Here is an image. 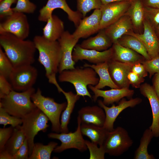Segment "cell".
Listing matches in <instances>:
<instances>
[{
  "label": "cell",
  "instance_id": "1",
  "mask_svg": "<svg viewBox=\"0 0 159 159\" xmlns=\"http://www.w3.org/2000/svg\"><path fill=\"white\" fill-rule=\"evenodd\" d=\"M0 34V47L14 67L34 63L36 49L33 41L21 39L9 33Z\"/></svg>",
  "mask_w": 159,
  "mask_h": 159
},
{
  "label": "cell",
  "instance_id": "2",
  "mask_svg": "<svg viewBox=\"0 0 159 159\" xmlns=\"http://www.w3.org/2000/svg\"><path fill=\"white\" fill-rule=\"evenodd\" d=\"M33 41L39 52L38 61L44 67L49 82L53 84L57 81L56 75L62 58L59 42L48 40L40 35L35 36Z\"/></svg>",
  "mask_w": 159,
  "mask_h": 159
},
{
  "label": "cell",
  "instance_id": "3",
  "mask_svg": "<svg viewBox=\"0 0 159 159\" xmlns=\"http://www.w3.org/2000/svg\"><path fill=\"white\" fill-rule=\"evenodd\" d=\"M59 74L58 80L59 82L71 83L75 89L77 95L84 97L87 96L92 99L87 86L89 85L95 86L99 80L94 69L90 67H76L63 70Z\"/></svg>",
  "mask_w": 159,
  "mask_h": 159
},
{
  "label": "cell",
  "instance_id": "4",
  "mask_svg": "<svg viewBox=\"0 0 159 159\" xmlns=\"http://www.w3.org/2000/svg\"><path fill=\"white\" fill-rule=\"evenodd\" d=\"M35 92L33 87L21 92L13 90L0 99V107L10 115L21 118L37 108L31 99Z\"/></svg>",
  "mask_w": 159,
  "mask_h": 159
},
{
  "label": "cell",
  "instance_id": "5",
  "mask_svg": "<svg viewBox=\"0 0 159 159\" xmlns=\"http://www.w3.org/2000/svg\"><path fill=\"white\" fill-rule=\"evenodd\" d=\"M31 99L37 107L49 119L52 124V130L57 133L60 132V115L65 108L67 102L58 103L53 98L44 96L39 88L32 95Z\"/></svg>",
  "mask_w": 159,
  "mask_h": 159
},
{
  "label": "cell",
  "instance_id": "6",
  "mask_svg": "<svg viewBox=\"0 0 159 159\" xmlns=\"http://www.w3.org/2000/svg\"><path fill=\"white\" fill-rule=\"evenodd\" d=\"M22 125L20 127L27 141L29 150V156L31 155L34 144V139L38 132L47 131L49 125L47 124L49 119L39 109L37 108L21 118Z\"/></svg>",
  "mask_w": 159,
  "mask_h": 159
},
{
  "label": "cell",
  "instance_id": "7",
  "mask_svg": "<svg viewBox=\"0 0 159 159\" xmlns=\"http://www.w3.org/2000/svg\"><path fill=\"white\" fill-rule=\"evenodd\" d=\"M133 143L126 130L118 126L109 131L102 146L110 156H118L127 151Z\"/></svg>",
  "mask_w": 159,
  "mask_h": 159
},
{
  "label": "cell",
  "instance_id": "8",
  "mask_svg": "<svg viewBox=\"0 0 159 159\" xmlns=\"http://www.w3.org/2000/svg\"><path fill=\"white\" fill-rule=\"evenodd\" d=\"M77 126L76 130L73 132L62 133H60L52 132L48 135V138L58 139L61 142L59 146H57L53 151L56 153H60L66 150L74 148L81 152L86 151L87 147L85 140L82 136L80 130L81 122L80 118L77 117Z\"/></svg>",
  "mask_w": 159,
  "mask_h": 159
},
{
  "label": "cell",
  "instance_id": "9",
  "mask_svg": "<svg viewBox=\"0 0 159 159\" xmlns=\"http://www.w3.org/2000/svg\"><path fill=\"white\" fill-rule=\"evenodd\" d=\"M38 76V71L32 64L14 67L9 79L14 90L22 92L33 87Z\"/></svg>",
  "mask_w": 159,
  "mask_h": 159
},
{
  "label": "cell",
  "instance_id": "10",
  "mask_svg": "<svg viewBox=\"0 0 159 159\" xmlns=\"http://www.w3.org/2000/svg\"><path fill=\"white\" fill-rule=\"evenodd\" d=\"M30 27L24 13L14 12L0 24V34L9 33L19 38L25 39L29 36Z\"/></svg>",
  "mask_w": 159,
  "mask_h": 159
},
{
  "label": "cell",
  "instance_id": "11",
  "mask_svg": "<svg viewBox=\"0 0 159 159\" xmlns=\"http://www.w3.org/2000/svg\"><path fill=\"white\" fill-rule=\"evenodd\" d=\"M132 1H121L102 4L100 10V30L105 29L125 14Z\"/></svg>",
  "mask_w": 159,
  "mask_h": 159
},
{
  "label": "cell",
  "instance_id": "12",
  "mask_svg": "<svg viewBox=\"0 0 159 159\" xmlns=\"http://www.w3.org/2000/svg\"><path fill=\"white\" fill-rule=\"evenodd\" d=\"M61 9L67 15L69 19L73 22L77 27L79 24L82 15L78 10L74 11L69 6L66 0H48L46 5L39 11L38 20L42 22H47L52 16V12L55 9Z\"/></svg>",
  "mask_w": 159,
  "mask_h": 159
},
{
  "label": "cell",
  "instance_id": "13",
  "mask_svg": "<svg viewBox=\"0 0 159 159\" xmlns=\"http://www.w3.org/2000/svg\"><path fill=\"white\" fill-rule=\"evenodd\" d=\"M142 101V99L139 97L131 98L128 100L123 98L119 102L117 105H115L113 104L111 107H109L105 105L102 100H98L99 106L104 110L106 115V120L103 127L109 131L113 130L114 129V123L122 111L128 107H133L140 104Z\"/></svg>",
  "mask_w": 159,
  "mask_h": 159
},
{
  "label": "cell",
  "instance_id": "14",
  "mask_svg": "<svg viewBox=\"0 0 159 159\" xmlns=\"http://www.w3.org/2000/svg\"><path fill=\"white\" fill-rule=\"evenodd\" d=\"M79 39L75 38L68 31H65L58 40L60 45L62 55L59 67V73L65 70L75 68V62L72 58L73 50Z\"/></svg>",
  "mask_w": 159,
  "mask_h": 159
},
{
  "label": "cell",
  "instance_id": "15",
  "mask_svg": "<svg viewBox=\"0 0 159 159\" xmlns=\"http://www.w3.org/2000/svg\"><path fill=\"white\" fill-rule=\"evenodd\" d=\"M112 48L102 51L88 49L82 48L80 44L75 45L72 53V58L75 62L85 60L93 64L108 62L112 58Z\"/></svg>",
  "mask_w": 159,
  "mask_h": 159
},
{
  "label": "cell",
  "instance_id": "16",
  "mask_svg": "<svg viewBox=\"0 0 159 159\" xmlns=\"http://www.w3.org/2000/svg\"><path fill=\"white\" fill-rule=\"evenodd\" d=\"M100 9H95L90 16L83 17L72 34L76 38H86L100 30L101 19Z\"/></svg>",
  "mask_w": 159,
  "mask_h": 159
},
{
  "label": "cell",
  "instance_id": "17",
  "mask_svg": "<svg viewBox=\"0 0 159 159\" xmlns=\"http://www.w3.org/2000/svg\"><path fill=\"white\" fill-rule=\"evenodd\" d=\"M144 32L143 34L130 32L127 34L133 36L139 39L144 44L151 59L159 56V40L152 27L146 20L143 23Z\"/></svg>",
  "mask_w": 159,
  "mask_h": 159
},
{
  "label": "cell",
  "instance_id": "18",
  "mask_svg": "<svg viewBox=\"0 0 159 159\" xmlns=\"http://www.w3.org/2000/svg\"><path fill=\"white\" fill-rule=\"evenodd\" d=\"M108 68L111 77L120 88H129L130 84L128 79L134 64L121 62L111 59L108 62Z\"/></svg>",
  "mask_w": 159,
  "mask_h": 159
},
{
  "label": "cell",
  "instance_id": "19",
  "mask_svg": "<svg viewBox=\"0 0 159 159\" xmlns=\"http://www.w3.org/2000/svg\"><path fill=\"white\" fill-rule=\"evenodd\" d=\"M88 87L94 94L92 97L93 101L95 102L98 97H102L103 103L107 106L118 102L125 97L129 99L132 98L135 93L134 90L129 88L111 89L104 90L92 85H89Z\"/></svg>",
  "mask_w": 159,
  "mask_h": 159
},
{
  "label": "cell",
  "instance_id": "20",
  "mask_svg": "<svg viewBox=\"0 0 159 159\" xmlns=\"http://www.w3.org/2000/svg\"><path fill=\"white\" fill-rule=\"evenodd\" d=\"M140 93L147 98L150 102L152 112L153 121L150 129L154 137H159V98L152 86L147 83L141 85Z\"/></svg>",
  "mask_w": 159,
  "mask_h": 159
},
{
  "label": "cell",
  "instance_id": "21",
  "mask_svg": "<svg viewBox=\"0 0 159 159\" xmlns=\"http://www.w3.org/2000/svg\"><path fill=\"white\" fill-rule=\"evenodd\" d=\"M78 117L81 123L92 124L103 127L106 120L104 110L99 106H86L78 111Z\"/></svg>",
  "mask_w": 159,
  "mask_h": 159
},
{
  "label": "cell",
  "instance_id": "22",
  "mask_svg": "<svg viewBox=\"0 0 159 159\" xmlns=\"http://www.w3.org/2000/svg\"><path fill=\"white\" fill-rule=\"evenodd\" d=\"M133 24L129 16L126 14L105 29V31L113 43L125 34L131 31Z\"/></svg>",
  "mask_w": 159,
  "mask_h": 159
},
{
  "label": "cell",
  "instance_id": "23",
  "mask_svg": "<svg viewBox=\"0 0 159 159\" xmlns=\"http://www.w3.org/2000/svg\"><path fill=\"white\" fill-rule=\"evenodd\" d=\"M113 53L111 59L122 63L134 64L143 62L146 59L142 55L117 42L113 43L112 47Z\"/></svg>",
  "mask_w": 159,
  "mask_h": 159
},
{
  "label": "cell",
  "instance_id": "24",
  "mask_svg": "<svg viewBox=\"0 0 159 159\" xmlns=\"http://www.w3.org/2000/svg\"><path fill=\"white\" fill-rule=\"evenodd\" d=\"M54 85L59 92H62L64 95L67 101L66 107L63 112L61 119L60 132H69L68 125L69 122L71 114L74 109L75 104L79 100L80 96L74 94L72 91L66 92L59 86L58 83Z\"/></svg>",
  "mask_w": 159,
  "mask_h": 159
},
{
  "label": "cell",
  "instance_id": "25",
  "mask_svg": "<svg viewBox=\"0 0 159 159\" xmlns=\"http://www.w3.org/2000/svg\"><path fill=\"white\" fill-rule=\"evenodd\" d=\"M46 22L42 29V36L50 41H58L65 31L63 21L57 15L52 14Z\"/></svg>",
  "mask_w": 159,
  "mask_h": 159
},
{
  "label": "cell",
  "instance_id": "26",
  "mask_svg": "<svg viewBox=\"0 0 159 159\" xmlns=\"http://www.w3.org/2000/svg\"><path fill=\"white\" fill-rule=\"evenodd\" d=\"M112 44L104 29H102L96 36L84 40L80 45L83 49L102 51L110 48Z\"/></svg>",
  "mask_w": 159,
  "mask_h": 159
},
{
  "label": "cell",
  "instance_id": "27",
  "mask_svg": "<svg viewBox=\"0 0 159 159\" xmlns=\"http://www.w3.org/2000/svg\"><path fill=\"white\" fill-rule=\"evenodd\" d=\"M83 67H90L95 71L99 77L98 84L94 86L96 88L102 89L105 87L111 89H120L113 82L110 76L108 68V62L97 64H89L85 63Z\"/></svg>",
  "mask_w": 159,
  "mask_h": 159
},
{
  "label": "cell",
  "instance_id": "28",
  "mask_svg": "<svg viewBox=\"0 0 159 159\" xmlns=\"http://www.w3.org/2000/svg\"><path fill=\"white\" fill-rule=\"evenodd\" d=\"M80 130L83 135L87 136L92 143L99 146L102 145L109 132L103 127L83 123H81Z\"/></svg>",
  "mask_w": 159,
  "mask_h": 159
},
{
  "label": "cell",
  "instance_id": "29",
  "mask_svg": "<svg viewBox=\"0 0 159 159\" xmlns=\"http://www.w3.org/2000/svg\"><path fill=\"white\" fill-rule=\"evenodd\" d=\"M117 42L122 46L131 49L139 54L146 60L151 59L144 44L135 37L127 34L120 38Z\"/></svg>",
  "mask_w": 159,
  "mask_h": 159
},
{
  "label": "cell",
  "instance_id": "30",
  "mask_svg": "<svg viewBox=\"0 0 159 159\" xmlns=\"http://www.w3.org/2000/svg\"><path fill=\"white\" fill-rule=\"evenodd\" d=\"M154 137L151 130L149 128L144 131L140 140L138 147L135 151L133 158L134 159H153L152 155L149 154L148 148L152 138Z\"/></svg>",
  "mask_w": 159,
  "mask_h": 159
},
{
  "label": "cell",
  "instance_id": "31",
  "mask_svg": "<svg viewBox=\"0 0 159 159\" xmlns=\"http://www.w3.org/2000/svg\"><path fill=\"white\" fill-rule=\"evenodd\" d=\"M20 125L14 128L12 134L5 146L4 149L12 156L16 153L26 139Z\"/></svg>",
  "mask_w": 159,
  "mask_h": 159
},
{
  "label": "cell",
  "instance_id": "32",
  "mask_svg": "<svg viewBox=\"0 0 159 159\" xmlns=\"http://www.w3.org/2000/svg\"><path fill=\"white\" fill-rule=\"evenodd\" d=\"M144 7L140 0H133L126 14L130 17L133 25L138 28L142 24L144 17Z\"/></svg>",
  "mask_w": 159,
  "mask_h": 159
},
{
  "label": "cell",
  "instance_id": "33",
  "mask_svg": "<svg viewBox=\"0 0 159 159\" xmlns=\"http://www.w3.org/2000/svg\"><path fill=\"white\" fill-rule=\"evenodd\" d=\"M57 145V143L52 141L46 145L41 143H34L29 159H49L52 152Z\"/></svg>",
  "mask_w": 159,
  "mask_h": 159
},
{
  "label": "cell",
  "instance_id": "34",
  "mask_svg": "<svg viewBox=\"0 0 159 159\" xmlns=\"http://www.w3.org/2000/svg\"><path fill=\"white\" fill-rule=\"evenodd\" d=\"M77 10L85 16L92 9H100L102 4L101 0H76Z\"/></svg>",
  "mask_w": 159,
  "mask_h": 159
},
{
  "label": "cell",
  "instance_id": "35",
  "mask_svg": "<svg viewBox=\"0 0 159 159\" xmlns=\"http://www.w3.org/2000/svg\"><path fill=\"white\" fill-rule=\"evenodd\" d=\"M14 67L2 48L0 47V75L9 79Z\"/></svg>",
  "mask_w": 159,
  "mask_h": 159
},
{
  "label": "cell",
  "instance_id": "36",
  "mask_svg": "<svg viewBox=\"0 0 159 159\" xmlns=\"http://www.w3.org/2000/svg\"><path fill=\"white\" fill-rule=\"evenodd\" d=\"M21 118L11 115L6 112L2 107H0V124L4 127L8 125L14 128L22 124Z\"/></svg>",
  "mask_w": 159,
  "mask_h": 159
},
{
  "label": "cell",
  "instance_id": "37",
  "mask_svg": "<svg viewBox=\"0 0 159 159\" xmlns=\"http://www.w3.org/2000/svg\"><path fill=\"white\" fill-rule=\"evenodd\" d=\"M36 8V5L29 0H17L16 6L12 9L14 12L32 14Z\"/></svg>",
  "mask_w": 159,
  "mask_h": 159
},
{
  "label": "cell",
  "instance_id": "38",
  "mask_svg": "<svg viewBox=\"0 0 159 159\" xmlns=\"http://www.w3.org/2000/svg\"><path fill=\"white\" fill-rule=\"evenodd\" d=\"M151 78L155 73H159V56L149 60H145L142 63Z\"/></svg>",
  "mask_w": 159,
  "mask_h": 159
},
{
  "label": "cell",
  "instance_id": "39",
  "mask_svg": "<svg viewBox=\"0 0 159 159\" xmlns=\"http://www.w3.org/2000/svg\"><path fill=\"white\" fill-rule=\"evenodd\" d=\"M144 17L154 25H159V8L146 6L144 7Z\"/></svg>",
  "mask_w": 159,
  "mask_h": 159
},
{
  "label": "cell",
  "instance_id": "40",
  "mask_svg": "<svg viewBox=\"0 0 159 159\" xmlns=\"http://www.w3.org/2000/svg\"><path fill=\"white\" fill-rule=\"evenodd\" d=\"M17 0H2L0 3V18L2 19L11 15L13 13L11 6L16 3Z\"/></svg>",
  "mask_w": 159,
  "mask_h": 159
},
{
  "label": "cell",
  "instance_id": "41",
  "mask_svg": "<svg viewBox=\"0 0 159 159\" xmlns=\"http://www.w3.org/2000/svg\"><path fill=\"white\" fill-rule=\"evenodd\" d=\"M14 129V127L11 126L0 128V151L4 148L6 143L12 134Z\"/></svg>",
  "mask_w": 159,
  "mask_h": 159
},
{
  "label": "cell",
  "instance_id": "42",
  "mask_svg": "<svg viewBox=\"0 0 159 159\" xmlns=\"http://www.w3.org/2000/svg\"><path fill=\"white\" fill-rule=\"evenodd\" d=\"M7 79L0 75V99L8 95L14 90L11 83Z\"/></svg>",
  "mask_w": 159,
  "mask_h": 159
},
{
  "label": "cell",
  "instance_id": "43",
  "mask_svg": "<svg viewBox=\"0 0 159 159\" xmlns=\"http://www.w3.org/2000/svg\"><path fill=\"white\" fill-rule=\"evenodd\" d=\"M29 151L28 144L26 138L21 146L12 156V159H29Z\"/></svg>",
  "mask_w": 159,
  "mask_h": 159
},
{
  "label": "cell",
  "instance_id": "44",
  "mask_svg": "<svg viewBox=\"0 0 159 159\" xmlns=\"http://www.w3.org/2000/svg\"><path fill=\"white\" fill-rule=\"evenodd\" d=\"M128 79L130 85L136 88H140L145 80L144 78L140 77L132 71L129 73Z\"/></svg>",
  "mask_w": 159,
  "mask_h": 159
},
{
  "label": "cell",
  "instance_id": "45",
  "mask_svg": "<svg viewBox=\"0 0 159 159\" xmlns=\"http://www.w3.org/2000/svg\"><path fill=\"white\" fill-rule=\"evenodd\" d=\"M132 71L140 77L145 78L148 75V72L143 63H138L133 65Z\"/></svg>",
  "mask_w": 159,
  "mask_h": 159
},
{
  "label": "cell",
  "instance_id": "46",
  "mask_svg": "<svg viewBox=\"0 0 159 159\" xmlns=\"http://www.w3.org/2000/svg\"><path fill=\"white\" fill-rule=\"evenodd\" d=\"M152 87L159 98V73L155 74L152 79Z\"/></svg>",
  "mask_w": 159,
  "mask_h": 159
},
{
  "label": "cell",
  "instance_id": "47",
  "mask_svg": "<svg viewBox=\"0 0 159 159\" xmlns=\"http://www.w3.org/2000/svg\"><path fill=\"white\" fill-rule=\"evenodd\" d=\"M145 4L147 6L159 8V0H146Z\"/></svg>",
  "mask_w": 159,
  "mask_h": 159
},
{
  "label": "cell",
  "instance_id": "48",
  "mask_svg": "<svg viewBox=\"0 0 159 159\" xmlns=\"http://www.w3.org/2000/svg\"><path fill=\"white\" fill-rule=\"evenodd\" d=\"M0 159H12V156L4 148L0 151Z\"/></svg>",
  "mask_w": 159,
  "mask_h": 159
},
{
  "label": "cell",
  "instance_id": "49",
  "mask_svg": "<svg viewBox=\"0 0 159 159\" xmlns=\"http://www.w3.org/2000/svg\"><path fill=\"white\" fill-rule=\"evenodd\" d=\"M133 0H101L102 4H105L110 3L121 1H132Z\"/></svg>",
  "mask_w": 159,
  "mask_h": 159
},
{
  "label": "cell",
  "instance_id": "50",
  "mask_svg": "<svg viewBox=\"0 0 159 159\" xmlns=\"http://www.w3.org/2000/svg\"><path fill=\"white\" fill-rule=\"evenodd\" d=\"M158 31H159V25L158 26Z\"/></svg>",
  "mask_w": 159,
  "mask_h": 159
},
{
  "label": "cell",
  "instance_id": "51",
  "mask_svg": "<svg viewBox=\"0 0 159 159\" xmlns=\"http://www.w3.org/2000/svg\"><path fill=\"white\" fill-rule=\"evenodd\" d=\"M2 0H0V2L2 1Z\"/></svg>",
  "mask_w": 159,
  "mask_h": 159
}]
</instances>
